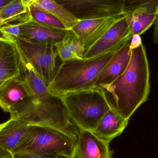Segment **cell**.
Returning a JSON list of instances; mask_svg holds the SVG:
<instances>
[{
  "mask_svg": "<svg viewBox=\"0 0 158 158\" xmlns=\"http://www.w3.org/2000/svg\"><path fill=\"white\" fill-rule=\"evenodd\" d=\"M131 62L125 73L104 89L116 111L130 119L135 110L147 101L150 93V71L146 51L139 35H133Z\"/></svg>",
  "mask_w": 158,
  "mask_h": 158,
  "instance_id": "obj_1",
  "label": "cell"
},
{
  "mask_svg": "<svg viewBox=\"0 0 158 158\" xmlns=\"http://www.w3.org/2000/svg\"><path fill=\"white\" fill-rule=\"evenodd\" d=\"M10 118L18 119L29 126L49 127L77 140L79 129L69 118L60 99L46 90L28 98L14 106Z\"/></svg>",
  "mask_w": 158,
  "mask_h": 158,
  "instance_id": "obj_2",
  "label": "cell"
},
{
  "mask_svg": "<svg viewBox=\"0 0 158 158\" xmlns=\"http://www.w3.org/2000/svg\"><path fill=\"white\" fill-rule=\"evenodd\" d=\"M122 47L113 48L90 59L62 62L57 69L52 82L48 86L49 93L59 98L69 92L95 86L100 74Z\"/></svg>",
  "mask_w": 158,
  "mask_h": 158,
  "instance_id": "obj_3",
  "label": "cell"
},
{
  "mask_svg": "<svg viewBox=\"0 0 158 158\" xmlns=\"http://www.w3.org/2000/svg\"><path fill=\"white\" fill-rule=\"evenodd\" d=\"M59 98L69 118L79 130L93 131L112 106L106 91L98 86L69 92Z\"/></svg>",
  "mask_w": 158,
  "mask_h": 158,
  "instance_id": "obj_4",
  "label": "cell"
},
{
  "mask_svg": "<svg viewBox=\"0 0 158 158\" xmlns=\"http://www.w3.org/2000/svg\"><path fill=\"white\" fill-rule=\"evenodd\" d=\"M77 140L49 127L30 126L12 155L28 153L38 155L64 154L76 158Z\"/></svg>",
  "mask_w": 158,
  "mask_h": 158,
  "instance_id": "obj_5",
  "label": "cell"
},
{
  "mask_svg": "<svg viewBox=\"0 0 158 158\" xmlns=\"http://www.w3.org/2000/svg\"><path fill=\"white\" fill-rule=\"evenodd\" d=\"M13 42L19 52L30 63L39 77L49 86L57 71L58 55L56 46L33 43L20 39Z\"/></svg>",
  "mask_w": 158,
  "mask_h": 158,
  "instance_id": "obj_6",
  "label": "cell"
},
{
  "mask_svg": "<svg viewBox=\"0 0 158 158\" xmlns=\"http://www.w3.org/2000/svg\"><path fill=\"white\" fill-rule=\"evenodd\" d=\"M79 19L123 15L125 0H56Z\"/></svg>",
  "mask_w": 158,
  "mask_h": 158,
  "instance_id": "obj_7",
  "label": "cell"
},
{
  "mask_svg": "<svg viewBox=\"0 0 158 158\" xmlns=\"http://www.w3.org/2000/svg\"><path fill=\"white\" fill-rule=\"evenodd\" d=\"M132 36L127 20L123 15L98 41L85 50L83 58L90 59L113 48L123 47Z\"/></svg>",
  "mask_w": 158,
  "mask_h": 158,
  "instance_id": "obj_8",
  "label": "cell"
},
{
  "mask_svg": "<svg viewBox=\"0 0 158 158\" xmlns=\"http://www.w3.org/2000/svg\"><path fill=\"white\" fill-rule=\"evenodd\" d=\"M123 15L79 19L71 30L85 51L98 41Z\"/></svg>",
  "mask_w": 158,
  "mask_h": 158,
  "instance_id": "obj_9",
  "label": "cell"
},
{
  "mask_svg": "<svg viewBox=\"0 0 158 158\" xmlns=\"http://www.w3.org/2000/svg\"><path fill=\"white\" fill-rule=\"evenodd\" d=\"M110 142L98 136L93 131L79 130L76 142L77 158H112Z\"/></svg>",
  "mask_w": 158,
  "mask_h": 158,
  "instance_id": "obj_10",
  "label": "cell"
},
{
  "mask_svg": "<svg viewBox=\"0 0 158 158\" xmlns=\"http://www.w3.org/2000/svg\"><path fill=\"white\" fill-rule=\"evenodd\" d=\"M67 31L46 26L32 19L21 24L19 39L33 43L55 46L64 39Z\"/></svg>",
  "mask_w": 158,
  "mask_h": 158,
  "instance_id": "obj_11",
  "label": "cell"
},
{
  "mask_svg": "<svg viewBox=\"0 0 158 158\" xmlns=\"http://www.w3.org/2000/svg\"><path fill=\"white\" fill-rule=\"evenodd\" d=\"M32 95L28 84L19 73L7 80L0 88V107L9 113L14 106Z\"/></svg>",
  "mask_w": 158,
  "mask_h": 158,
  "instance_id": "obj_12",
  "label": "cell"
},
{
  "mask_svg": "<svg viewBox=\"0 0 158 158\" xmlns=\"http://www.w3.org/2000/svg\"><path fill=\"white\" fill-rule=\"evenodd\" d=\"M131 39L115 55L98 77L95 86L104 89L112 85L125 73L131 58Z\"/></svg>",
  "mask_w": 158,
  "mask_h": 158,
  "instance_id": "obj_13",
  "label": "cell"
},
{
  "mask_svg": "<svg viewBox=\"0 0 158 158\" xmlns=\"http://www.w3.org/2000/svg\"><path fill=\"white\" fill-rule=\"evenodd\" d=\"M20 71V56L16 46L13 42L0 36V80L16 77Z\"/></svg>",
  "mask_w": 158,
  "mask_h": 158,
  "instance_id": "obj_14",
  "label": "cell"
},
{
  "mask_svg": "<svg viewBox=\"0 0 158 158\" xmlns=\"http://www.w3.org/2000/svg\"><path fill=\"white\" fill-rule=\"evenodd\" d=\"M128 123L129 120L122 117L112 106L93 132L100 138L110 142L121 135Z\"/></svg>",
  "mask_w": 158,
  "mask_h": 158,
  "instance_id": "obj_15",
  "label": "cell"
},
{
  "mask_svg": "<svg viewBox=\"0 0 158 158\" xmlns=\"http://www.w3.org/2000/svg\"><path fill=\"white\" fill-rule=\"evenodd\" d=\"M29 127L24 122L13 118L0 124V147L12 154Z\"/></svg>",
  "mask_w": 158,
  "mask_h": 158,
  "instance_id": "obj_16",
  "label": "cell"
},
{
  "mask_svg": "<svg viewBox=\"0 0 158 158\" xmlns=\"http://www.w3.org/2000/svg\"><path fill=\"white\" fill-rule=\"evenodd\" d=\"M22 2L27 8L33 6L56 17L69 30L71 29L78 22L79 19L56 0H22Z\"/></svg>",
  "mask_w": 158,
  "mask_h": 158,
  "instance_id": "obj_17",
  "label": "cell"
},
{
  "mask_svg": "<svg viewBox=\"0 0 158 158\" xmlns=\"http://www.w3.org/2000/svg\"><path fill=\"white\" fill-rule=\"evenodd\" d=\"M62 62L83 59L85 49L72 30H68L64 39L55 45Z\"/></svg>",
  "mask_w": 158,
  "mask_h": 158,
  "instance_id": "obj_18",
  "label": "cell"
},
{
  "mask_svg": "<svg viewBox=\"0 0 158 158\" xmlns=\"http://www.w3.org/2000/svg\"><path fill=\"white\" fill-rule=\"evenodd\" d=\"M133 35H140L145 32L155 23L157 15L150 14L144 9L135 10L123 15Z\"/></svg>",
  "mask_w": 158,
  "mask_h": 158,
  "instance_id": "obj_19",
  "label": "cell"
},
{
  "mask_svg": "<svg viewBox=\"0 0 158 158\" xmlns=\"http://www.w3.org/2000/svg\"><path fill=\"white\" fill-rule=\"evenodd\" d=\"M0 17L9 23H25L32 19L22 0H15L1 9Z\"/></svg>",
  "mask_w": 158,
  "mask_h": 158,
  "instance_id": "obj_20",
  "label": "cell"
},
{
  "mask_svg": "<svg viewBox=\"0 0 158 158\" xmlns=\"http://www.w3.org/2000/svg\"><path fill=\"white\" fill-rule=\"evenodd\" d=\"M29 11L32 19L36 22L59 29L68 30V28L59 19L53 15L31 6Z\"/></svg>",
  "mask_w": 158,
  "mask_h": 158,
  "instance_id": "obj_21",
  "label": "cell"
},
{
  "mask_svg": "<svg viewBox=\"0 0 158 158\" xmlns=\"http://www.w3.org/2000/svg\"><path fill=\"white\" fill-rule=\"evenodd\" d=\"M139 9H144L150 14L157 15L158 0H125L123 15Z\"/></svg>",
  "mask_w": 158,
  "mask_h": 158,
  "instance_id": "obj_22",
  "label": "cell"
},
{
  "mask_svg": "<svg viewBox=\"0 0 158 158\" xmlns=\"http://www.w3.org/2000/svg\"><path fill=\"white\" fill-rule=\"evenodd\" d=\"M23 23H9L0 27L2 37L6 40L14 42L18 39L20 35V26Z\"/></svg>",
  "mask_w": 158,
  "mask_h": 158,
  "instance_id": "obj_23",
  "label": "cell"
},
{
  "mask_svg": "<svg viewBox=\"0 0 158 158\" xmlns=\"http://www.w3.org/2000/svg\"><path fill=\"white\" fill-rule=\"evenodd\" d=\"M56 155H38L28 153H16L12 155V158H52Z\"/></svg>",
  "mask_w": 158,
  "mask_h": 158,
  "instance_id": "obj_24",
  "label": "cell"
},
{
  "mask_svg": "<svg viewBox=\"0 0 158 158\" xmlns=\"http://www.w3.org/2000/svg\"><path fill=\"white\" fill-rule=\"evenodd\" d=\"M153 40L155 43L158 44V12L155 22Z\"/></svg>",
  "mask_w": 158,
  "mask_h": 158,
  "instance_id": "obj_25",
  "label": "cell"
},
{
  "mask_svg": "<svg viewBox=\"0 0 158 158\" xmlns=\"http://www.w3.org/2000/svg\"><path fill=\"white\" fill-rule=\"evenodd\" d=\"M0 158H12V155L11 153L0 147Z\"/></svg>",
  "mask_w": 158,
  "mask_h": 158,
  "instance_id": "obj_26",
  "label": "cell"
},
{
  "mask_svg": "<svg viewBox=\"0 0 158 158\" xmlns=\"http://www.w3.org/2000/svg\"><path fill=\"white\" fill-rule=\"evenodd\" d=\"M14 1L15 0H0V10Z\"/></svg>",
  "mask_w": 158,
  "mask_h": 158,
  "instance_id": "obj_27",
  "label": "cell"
},
{
  "mask_svg": "<svg viewBox=\"0 0 158 158\" xmlns=\"http://www.w3.org/2000/svg\"><path fill=\"white\" fill-rule=\"evenodd\" d=\"M52 158H71L68 156L64 154H58Z\"/></svg>",
  "mask_w": 158,
  "mask_h": 158,
  "instance_id": "obj_28",
  "label": "cell"
},
{
  "mask_svg": "<svg viewBox=\"0 0 158 158\" xmlns=\"http://www.w3.org/2000/svg\"><path fill=\"white\" fill-rule=\"evenodd\" d=\"M9 24L8 22L6 20L3 19L1 17H0V27L6 24Z\"/></svg>",
  "mask_w": 158,
  "mask_h": 158,
  "instance_id": "obj_29",
  "label": "cell"
},
{
  "mask_svg": "<svg viewBox=\"0 0 158 158\" xmlns=\"http://www.w3.org/2000/svg\"><path fill=\"white\" fill-rule=\"evenodd\" d=\"M6 81H7V80H6V81H4V80H0V88H1V87L2 86V85L4 84L6 82Z\"/></svg>",
  "mask_w": 158,
  "mask_h": 158,
  "instance_id": "obj_30",
  "label": "cell"
}]
</instances>
